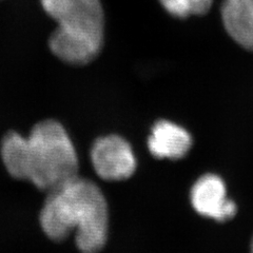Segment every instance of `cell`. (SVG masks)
Listing matches in <instances>:
<instances>
[{"mask_svg": "<svg viewBox=\"0 0 253 253\" xmlns=\"http://www.w3.org/2000/svg\"><path fill=\"white\" fill-rule=\"evenodd\" d=\"M0 153L14 178L29 180L38 189L51 191L77 176L78 157L66 129L56 121L38 123L28 137L9 132Z\"/></svg>", "mask_w": 253, "mask_h": 253, "instance_id": "cell-1", "label": "cell"}, {"mask_svg": "<svg viewBox=\"0 0 253 253\" xmlns=\"http://www.w3.org/2000/svg\"><path fill=\"white\" fill-rule=\"evenodd\" d=\"M39 221L49 239L60 242L74 232L79 250L97 253L108 239L107 200L96 184L77 175L49 191Z\"/></svg>", "mask_w": 253, "mask_h": 253, "instance_id": "cell-2", "label": "cell"}, {"mask_svg": "<svg viewBox=\"0 0 253 253\" xmlns=\"http://www.w3.org/2000/svg\"><path fill=\"white\" fill-rule=\"evenodd\" d=\"M42 4L57 22L49 44L59 59L72 65H85L97 56L105 30L99 0H42Z\"/></svg>", "mask_w": 253, "mask_h": 253, "instance_id": "cell-3", "label": "cell"}, {"mask_svg": "<svg viewBox=\"0 0 253 253\" xmlns=\"http://www.w3.org/2000/svg\"><path fill=\"white\" fill-rule=\"evenodd\" d=\"M91 162L97 175L108 181L128 179L136 170V157L131 145L115 134L94 141Z\"/></svg>", "mask_w": 253, "mask_h": 253, "instance_id": "cell-4", "label": "cell"}, {"mask_svg": "<svg viewBox=\"0 0 253 253\" xmlns=\"http://www.w3.org/2000/svg\"><path fill=\"white\" fill-rule=\"evenodd\" d=\"M190 201L199 214L216 221L231 219L237 212L236 204L228 199L225 181L213 173L205 174L195 181Z\"/></svg>", "mask_w": 253, "mask_h": 253, "instance_id": "cell-5", "label": "cell"}, {"mask_svg": "<svg viewBox=\"0 0 253 253\" xmlns=\"http://www.w3.org/2000/svg\"><path fill=\"white\" fill-rule=\"evenodd\" d=\"M193 139L185 128L169 121H158L148 138L150 153L158 160L177 161L192 148Z\"/></svg>", "mask_w": 253, "mask_h": 253, "instance_id": "cell-6", "label": "cell"}, {"mask_svg": "<svg viewBox=\"0 0 253 253\" xmlns=\"http://www.w3.org/2000/svg\"><path fill=\"white\" fill-rule=\"evenodd\" d=\"M220 15L228 35L253 52V0H224Z\"/></svg>", "mask_w": 253, "mask_h": 253, "instance_id": "cell-7", "label": "cell"}, {"mask_svg": "<svg viewBox=\"0 0 253 253\" xmlns=\"http://www.w3.org/2000/svg\"><path fill=\"white\" fill-rule=\"evenodd\" d=\"M213 1L214 0H160L166 11L173 17L179 19L207 14Z\"/></svg>", "mask_w": 253, "mask_h": 253, "instance_id": "cell-8", "label": "cell"}, {"mask_svg": "<svg viewBox=\"0 0 253 253\" xmlns=\"http://www.w3.org/2000/svg\"><path fill=\"white\" fill-rule=\"evenodd\" d=\"M251 253H253V239H252V243H251Z\"/></svg>", "mask_w": 253, "mask_h": 253, "instance_id": "cell-9", "label": "cell"}]
</instances>
